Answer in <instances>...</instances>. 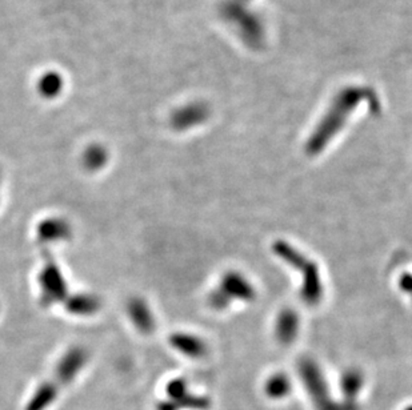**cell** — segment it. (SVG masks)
Returning a JSON list of instances; mask_svg holds the SVG:
<instances>
[{
  "label": "cell",
  "mask_w": 412,
  "mask_h": 410,
  "mask_svg": "<svg viewBox=\"0 0 412 410\" xmlns=\"http://www.w3.org/2000/svg\"><path fill=\"white\" fill-rule=\"evenodd\" d=\"M38 282L41 288V304L43 306H51L67 299L68 289L65 276L55 260L50 255H47Z\"/></svg>",
  "instance_id": "cell-2"
},
{
  "label": "cell",
  "mask_w": 412,
  "mask_h": 410,
  "mask_svg": "<svg viewBox=\"0 0 412 410\" xmlns=\"http://www.w3.org/2000/svg\"><path fill=\"white\" fill-rule=\"evenodd\" d=\"M109 157V151L103 146L92 144L83 153V166L87 171L96 172L106 167Z\"/></svg>",
  "instance_id": "cell-10"
},
{
  "label": "cell",
  "mask_w": 412,
  "mask_h": 410,
  "mask_svg": "<svg viewBox=\"0 0 412 410\" xmlns=\"http://www.w3.org/2000/svg\"><path fill=\"white\" fill-rule=\"evenodd\" d=\"M275 252L287 261L290 265L295 266L296 269L301 271L302 276H303V286H302V296L305 304H318L323 289H322V282H321V276H319V271L316 268V265L305 259L302 253H299L298 251H295L294 248H291L288 244L285 242H277L275 245Z\"/></svg>",
  "instance_id": "cell-1"
},
{
  "label": "cell",
  "mask_w": 412,
  "mask_h": 410,
  "mask_svg": "<svg viewBox=\"0 0 412 410\" xmlns=\"http://www.w3.org/2000/svg\"><path fill=\"white\" fill-rule=\"evenodd\" d=\"M171 345L188 357H202L206 352V344L194 334L174 333L170 339Z\"/></svg>",
  "instance_id": "cell-8"
},
{
  "label": "cell",
  "mask_w": 412,
  "mask_h": 410,
  "mask_svg": "<svg viewBox=\"0 0 412 410\" xmlns=\"http://www.w3.org/2000/svg\"><path fill=\"white\" fill-rule=\"evenodd\" d=\"M100 308V299L91 293H78L65 299V309L75 316H92Z\"/></svg>",
  "instance_id": "cell-7"
},
{
  "label": "cell",
  "mask_w": 412,
  "mask_h": 410,
  "mask_svg": "<svg viewBox=\"0 0 412 410\" xmlns=\"http://www.w3.org/2000/svg\"><path fill=\"white\" fill-rule=\"evenodd\" d=\"M213 296L226 308L230 299L251 300L254 297V288L241 275L228 273L223 277L220 286L213 292Z\"/></svg>",
  "instance_id": "cell-3"
},
{
  "label": "cell",
  "mask_w": 412,
  "mask_h": 410,
  "mask_svg": "<svg viewBox=\"0 0 412 410\" xmlns=\"http://www.w3.org/2000/svg\"><path fill=\"white\" fill-rule=\"evenodd\" d=\"M299 329V319L294 310H284L278 319L277 336L283 344L291 343Z\"/></svg>",
  "instance_id": "cell-9"
},
{
  "label": "cell",
  "mask_w": 412,
  "mask_h": 410,
  "mask_svg": "<svg viewBox=\"0 0 412 410\" xmlns=\"http://www.w3.org/2000/svg\"><path fill=\"white\" fill-rule=\"evenodd\" d=\"M62 88H63V78L54 71L44 73L38 82L39 93L47 99H52V98L58 96L61 93Z\"/></svg>",
  "instance_id": "cell-11"
},
{
  "label": "cell",
  "mask_w": 412,
  "mask_h": 410,
  "mask_svg": "<svg viewBox=\"0 0 412 410\" xmlns=\"http://www.w3.org/2000/svg\"><path fill=\"white\" fill-rule=\"evenodd\" d=\"M87 361V353L83 348L75 346L65 352L58 364V376L63 381H69Z\"/></svg>",
  "instance_id": "cell-6"
},
{
  "label": "cell",
  "mask_w": 412,
  "mask_h": 410,
  "mask_svg": "<svg viewBox=\"0 0 412 410\" xmlns=\"http://www.w3.org/2000/svg\"><path fill=\"white\" fill-rule=\"evenodd\" d=\"M72 236V228L63 217H47L36 227V238L43 244L65 241Z\"/></svg>",
  "instance_id": "cell-4"
},
{
  "label": "cell",
  "mask_w": 412,
  "mask_h": 410,
  "mask_svg": "<svg viewBox=\"0 0 412 410\" xmlns=\"http://www.w3.org/2000/svg\"><path fill=\"white\" fill-rule=\"evenodd\" d=\"M129 317L133 326L144 333L150 334L155 329V317L152 315L151 308L149 302L142 297H132L127 304Z\"/></svg>",
  "instance_id": "cell-5"
}]
</instances>
